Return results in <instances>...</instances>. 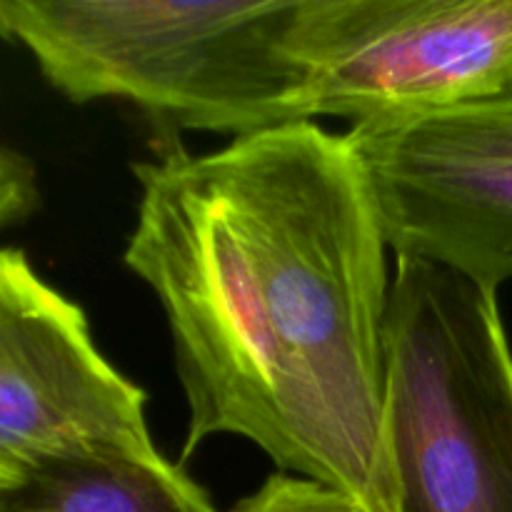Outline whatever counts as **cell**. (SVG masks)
<instances>
[{
  "label": "cell",
  "instance_id": "6da1fadb",
  "mask_svg": "<svg viewBox=\"0 0 512 512\" xmlns=\"http://www.w3.org/2000/svg\"><path fill=\"white\" fill-rule=\"evenodd\" d=\"M125 265L168 320L188 400L180 460L213 435L398 512L385 405L388 240L348 135L290 123L133 163Z\"/></svg>",
  "mask_w": 512,
  "mask_h": 512
},
{
  "label": "cell",
  "instance_id": "7a4b0ae2",
  "mask_svg": "<svg viewBox=\"0 0 512 512\" xmlns=\"http://www.w3.org/2000/svg\"><path fill=\"white\" fill-rule=\"evenodd\" d=\"M283 0H0V38L70 103L125 100L160 130L305 123Z\"/></svg>",
  "mask_w": 512,
  "mask_h": 512
},
{
  "label": "cell",
  "instance_id": "3957f363",
  "mask_svg": "<svg viewBox=\"0 0 512 512\" xmlns=\"http://www.w3.org/2000/svg\"><path fill=\"white\" fill-rule=\"evenodd\" d=\"M383 350L398 512H512V348L498 290L398 258Z\"/></svg>",
  "mask_w": 512,
  "mask_h": 512
},
{
  "label": "cell",
  "instance_id": "277c9868",
  "mask_svg": "<svg viewBox=\"0 0 512 512\" xmlns=\"http://www.w3.org/2000/svg\"><path fill=\"white\" fill-rule=\"evenodd\" d=\"M285 53L305 123L512 95V0H295Z\"/></svg>",
  "mask_w": 512,
  "mask_h": 512
},
{
  "label": "cell",
  "instance_id": "5b68a950",
  "mask_svg": "<svg viewBox=\"0 0 512 512\" xmlns=\"http://www.w3.org/2000/svg\"><path fill=\"white\" fill-rule=\"evenodd\" d=\"M388 248L488 290L512 280V95L348 130Z\"/></svg>",
  "mask_w": 512,
  "mask_h": 512
},
{
  "label": "cell",
  "instance_id": "8992f818",
  "mask_svg": "<svg viewBox=\"0 0 512 512\" xmlns=\"http://www.w3.org/2000/svg\"><path fill=\"white\" fill-rule=\"evenodd\" d=\"M145 400L100 353L85 310L0 245V490L60 455L155 448Z\"/></svg>",
  "mask_w": 512,
  "mask_h": 512
},
{
  "label": "cell",
  "instance_id": "52a82bcc",
  "mask_svg": "<svg viewBox=\"0 0 512 512\" xmlns=\"http://www.w3.org/2000/svg\"><path fill=\"white\" fill-rule=\"evenodd\" d=\"M0 512H218L203 485L158 448L60 455L0 490Z\"/></svg>",
  "mask_w": 512,
  "mask_h": 512
},
{
  "label": "cell",
  "instance_id": "ba28073f",
  "mask_svg": "<svg viewBox=\"0 0 512 512\" xmlns=\"http://www.w3.org/2000/svg\"><path fill=\"white\" fill-rule=\"evenodd\" d=\"M230 512H365L338 490L298 475L275 473Z\"/></svg>",
  "mask_w": 512,
  "mask_h": 512
},
{
  "label": "cell",
  "instance_id": "9c48e42d",
  "mask_svg": "<svg viewBox=\"0 0 512 512\" xmlns=\"http://www.w3.org/2000/svg\"><path fill=\"white\" fill-rule=\"evenodd\" d=\"M40 185L35 163L20 150L0 145V233L38 210Z\"/></svg>",
  "mask_w": 512,
  "mask_h": 512
}]
</instances>
